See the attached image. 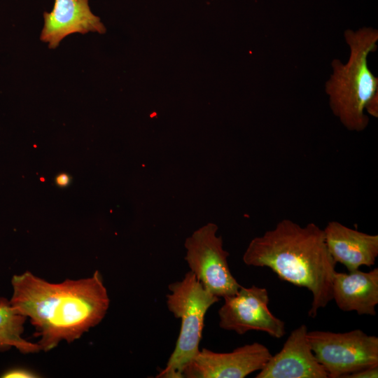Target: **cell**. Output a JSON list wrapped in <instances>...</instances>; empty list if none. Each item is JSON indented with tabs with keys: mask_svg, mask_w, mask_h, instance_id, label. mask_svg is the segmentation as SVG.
<instances>
[{
	"mask_svg": "<svg viewBox=\"0 0 378 378\" xmlns=\"http://www.w3.org/2000/svg\"><path fill=\"white\" fill-rule=\"evenodd\" d=\"M167 306L181 319L180 332L174 350L166 367L156 376L160 378H183L186 366L200 351L204 317L208 309L220 300L207 290L190 271L168 287Z\"/></svg>",
	"mask_w": 378,
	"mask_h": 378,
	"instance_id": "obj_4",
	"label": "cell"
},
{
	"mask_svg": "<svg viewBox=\"0 0 378 378\" xmlns=\"http://www.w3.org/2000/svg\"><path fill=\"white\" fill-rule=\"evenodd\" d=\"M36 374L28 370L23 368H15L6 371L3 374L2 377L15 378V377H36Z\"/></svg>",
	"mask_w": 378,
	"mask_h": 378,
	"instance_id": "obj_15",
	"label": "cell"
},
{
	"mask_svg": "<svg viewBox=\"0 0 378 378\" xmlns=\"http://www.w3.org/2000/svg\"><path fill=\"white\" fill-rule=\"evenodd\" d=\"M323 230L330 255L349 272L375 264L378 256L377 234L360 232L337 221L329 222Z\"/></svg>",
	"mask_w": 378,
	"mask_h": 378,
	"instance_id": "obj_11",
	"label": "cell"
},
{
	"mask_svg": "<svg viewBox=\"0 0 378 378\" xmlns=\"http://www.w3.org/2000/svg\"><path fill=\"white\" fill-rule=\"evenodd\" d=\"M332 300L344 312L375 316L378 304V268L365 272L356 270L348 273L335 272Z\"/></svg>",
	"mask_w": 378,
	"mask_h": 378,
	"instance_id": "obj_12",
	"label": "cell"
},
{
	"mask_svg": "<svg viewBox=\"0 0 378 378\" xmlns=\"http://www.w3.org/2000/svg\"><path fill=\"white\" fill-rule=\"evenodd\" d=\"M311 349L330 378L378 365V337L360 329L346 332L308 331Z\"/></svg>",
	"mask_w": 378,
	"mask_h": 378,
	"instance_id": "obj_5",
	"label": "cell"
},
{
	"mask_svg": "<svg viewBox=\"0 0 378 378\" xmlns=\"http://www.w3.org/2000/svg\"><path fill=\"white\" fill-rule=\"evenodd\" d=\"M218 226L209 223L186 238L185 260L190 272L210 293L218 298L234 295L241 285L232 274Z\"/></svg>",
	"mask_w": 378,
	"mask_h": 378,
	"instance_id": "obj_6",
	"label": "cell"
},
{
	"mask_svg": "<svg viewBox=\"0 0 378 378\" xmlns=\"http://www.w3.org/2000/svg\"><path fill=\"white\" fill-rule=\"evenodd\" d=\"M271 356L269 349L256 342L228 353L203 348L186 366L182 377L244 378L260 370Z\"/></svg>",
	"mask_w": 378,
	"mask_h": 378,
	"instance_id": "obj_8",
	"label": "cell"
},
{
	"mask_svg": "<svg viewBox=\"0 0 378 378\" xmlns=\"http://www.w3.org/2000/svg\"><path fill=\"white\" fill-rule=\"evenodd\" d=\"M242 259L247 265L269 267L281 280L308 289L312 295L308 312L312 318L332 300L337 263L328 250L323 230L314 223L302 227L281 220L253 238Z\"/></svg>",
	"mask_w": 378,
	"mask_h": 378,
	"instance_id": "obj_2",
	"label": "cell"
},
{
	"mask_svg": "<svg viewBox=\"0 0 378 378\" xmlns=\"http://www.w3.org/2000/svg\"><path fill=\"white\" fill-rule=\"evenodd\" d=\"M350 49L346 63L335 59L332 74L325 84L332 113L349 131L362 132L369 124L365 113L369 101L378 94V78L370 71L368 56L377 48L378 31L371 27L346 30Z\"/></svg>",
	"mask_w": 378,
	"mask_h": 378,
	"instance_id": "obj_3",
	"label": "cell"
},
{
	"mask_svg": "<svg viewBox=\"0 0 378 378\" xmlns=\"http://www.w3.org/2000/svg\"><path fill=\"white\" fill-rule=\"evenodd\" d=\"M55 182L59 187H66L70 183V176L66 173H61L56 177Z\"/></svg>",
	"mask_w": 378,
	"mask_h": 378,
	"instance_id": "obj_17",
	"label": "cell"
},
{
	"mask_svg": "<svg viewBox=\"0 0 378 378\" xmlns=\"http://www.w3.org/2000/svg\"><path fill=\"white\" fill-rule=\"evenodd\" d=\"M26 318L12 307L9 301L0 298V350L15 347L23 354L41 350L38 343L28 342L22 337Z\"/></svg>",
	"mask_w": 378,
	"mask_h": 378,
	"instance_id": "obj_13",
	"label": "cell"
},
{
	"mask_svg": "<svg viewBox=\"0 0 378 378\" xmlns=\"http://www.w3.org/2000/svg\"><path fill=\"white\" fill-rule=\"evenodd\" d=\"M365 111L371 116L378 117V94L369 101L365 106Z\"/></svg>",
	"mask_w": 378,
	"mask_h": 378,
	"instance_id": "obj_16",
	"label": "cell"
},
{
	"mask_svg": "<svg viewBox=\"0 0 378 378\" xmlns=\"http://www.w3.org/2000/svg\"><path fill=\"white\" fill-rule=\"evenodd\" d=\"M218 310L219 326L244 335L251 330L262 331L279 339L286 333L285 323L276 317L268 307V291L255 285L241 286L233 295L223 298Z\"/></svg>",
	"mask_w": 378,
	"mask_h": 378,
	"instance_id": "obj_7",
	"label": "cell"
},
{
	"mask_svg": "<svg viewBox=\"0 0 378 378\" xmlns=\"http://www.w3.org/2000/svg\"><path fill=\"white\" fill-rule=\"evenodd\" d=\"M43 19L40 38L48 43L50 48H57L63 38L74 33L106 31L100 18L91 11L89 0H55L52 10L43 13Z\"/></svg>",
	"mask_w": 378,
	"mask_h": 378,
	"instance_id": "obj_10",
	"label": "cell"
},
{
	"mask_svg": "<svg viewBox=\"0 0 378 378\" xmlns=\"http://www.w3.org/2000/svg\"><path fill=\"white\" fill-rule=\"evenodd\" d=\"M9 301L19 314L29 318L38 344L44 351L62 340L80 338L104 318L110 300L98 270L89 278L52 284L30 272L14 275Z\"/></svg>",
	"mask_w": 378,
	"mask_h": 378,
	"instance_id": "obj_1",
	"label": "cell"
},
{
	"mask_svg": "<svg viewBox=\"0 0 378 378\" xmlns=\"http://www.w3.org/2000/svg\"><path fill=\"white\" fill-rule=\"evenodd\" d=\"M378 377V365L363 369L346 375L344 378H374Z\"/></svg>",
	"mask_w": 378,
	"mask_h": 378,
	"instance_id": "obj_14",
	"label": "cell"
},
{
	"mask_svg": "<svg viewBox=\"0 0 378 378\" xmlns=\"http://www.w3.org/2000/svg\"><path fill=\"white\" fill-rule=\"evenodd\" d=\"M304 324L294 329L280 351L271 356L256 378H328L307 340Z\"/></svg>",
	"mask_w": 378,
	"mask_h": 378,
	"instance_id": "obj_9",
	"label": "cell"
}]
</instances>
